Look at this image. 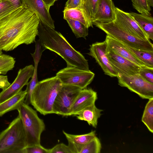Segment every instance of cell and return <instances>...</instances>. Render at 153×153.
<instances>
[{
  "instance_id": "8",
  "label": "cell",
  "mask_w": 153,
  "mask_h": 153,
  "mask_svg": "<svg viewBox=\"0 0 153 153\" xmlns=\"http://www.w3.org/2000/svg\"><path fill=\"white\" fill-rule=\"evenodd\" d=\"M117 77L120 86L127 88L142 99L153 98V84L146 81L138 73L130 75L118 74Z\"/></svg>"
},
{
  "instance_id": "6",
  "label": "cell",
  "mask_w": 153,
  "mask_h": 153,
  "mask_svg": "<svg viewBox=\"0 0 153 153\" xmlns=\"http://www.w3.org/2000/svg\"><path fill=\"white\" fill-rule=\"evenodd\" d=\"M93 25L104 32L107 35L130 47L153 51V45L150 40H142L125 30L115 20L106 23L93 22Z\"/></svg>"
},
{
  "instance_id": "20",
  "label": "cell",
  "mask_w": 153,
  "mask_h": 153,
  "mask_svg": "<svg viewBox=\"0 0 153 153\" xmlns=\"http://www.w3.org/2000/svg\"><path fill=\"white\" fill-rule=\"evenodd\" d=\"M27 94L26 90H21L17 94L0 103V117L5 113L17 110L24 102Z\"/></svg>"
},
{
  "instance_id": "13",
  "label": "cell",
  "mask_w": 153,
  "mask_h": 153,
  "mask_svg": "<svg viewBox=\"0 0 153 153\" xmlns=\"http://www.w3.org/2000/svg\"><path fill=\"white\" fill-rule=\"evenodd\" d=\"M117 22L127 31L142 40H150L129 13L115 7Z\"/></svg>"
},
{
  "instance_id": "1",
  "label": "cell",
  "mask_w": 153,
  "mask_h": 153,
  "mask_svg": "<svg viewBox=\"0 0 153 153\" xmlns=\"http://www.w3.org/2000/svg\"><path fill=\"white\" fill-rule=\"evenodd\" d=\"M39 20L25 4L0 20V48L12 51L35 41Z\"/></svg>"
},
{
  "instance_id": "12",
  "label": "cell",
  "mask_w": 153,
  "mask_h": 153,
  "mask_svg": "<svg viewBox=\"0 0 153 153\" xmlns=\"http://www.w3.org/2000/svg\"><path fill=\"white\" fill-rule=\"evenodd\" d=\"M107 47L105 40L95 42L90 45L89 52L88 54L95 59L105 74L111 77H117L118 74L112 67L107 56Z\"/></svg>"
},
{
  "instance_id": "39",
  "label": "cell",
  "mask_w": 153,
  "mask_h": 153,
  "mask_svg": "<svg viewBox=\"0 0 153 153\" xmlns=\"http://www.w3.org/2000/svg\"><path fill=\"white\" fill-rule=\"evenodd\" d=\"M48 7L50 9L53 5L56 0H42Z\"/></svg>"
},
{
  "instance_id": "17",
  "label": "cell",
  "mask_w": 153,
  "mask_h": 153,
  "mask_svg": "<svg viewBox=\"0 0 153 153\" xmlns=\"http://www.w3.org/2000/svg\"><path fill=\"white\" fill-rule=\"evenodd\" d=\"M95 132V131H92L86 134L74 135L63 131L68 142V146L72 153H79L82 148L96 136Z\"/></svg>"
},
{
  "instance_id": "11",
  "label": "cell",
  "mask_w": 153,
  "mask_h": 153,
  "mask_svg": "<svg viewBox=\"0 0 153 153\" xmlns=\"http://www.w3.org/2000/svg\"><path fill=\"white\" fill-rule=\"evenodd\" d=\"M106 54L110 64L118 74L130 75L138 73L140 67L118 54L108 46Z\"/></svg>"
},
{
  "instance_id": "21",
  "label": "cell",
  "mask_w": 153,
  "mask_h": 153,
  "mask_svg": "<svg viewBox=\"0 0 153 153\" xmlns=\"http://www.w3.org/2000/svg\"><path fill=\"white\" fill-rule=\"evenodd\" d=\"M149 39L153 40V18L151 15L129 13Z\"/></svg>"
},
{
  "instance_id": "40",
  "label": "cell",
  "mask_w": 153,
  "mask_h": 153,
  "mask_svg": "<svg viewBox=\"0 0 153 153\" xmlns=\"http://www.w3.org/2000/svg\"><path fill=\"white\" fill-rule=\"evenodd\" d=\"M147 4L150 7L153 6V0H146Z\"/></svg>"
},
{
  "instance_id": "34",
  "label": "cell",
  "mask_w": 153,
  "mask_h": 153,
  "mask_svg": "<svg viewBox=\"0 0 153 153\" xmlns=\"http://www.w3.org/2000/svg\"><path fill=\"white\" fill-rule=\"evenodd\" d=\"M24 153H50V149L44 148L40 144H36L26 147Z\"/></svg>"
},
{
  "instance_id": "2",
  "label": "cell",
  "mask_w": 153,
  "mask_h": 153,
  "mask_svg": "<svg viewBox=\"0 0 153 153\" xmlns=\"http://www.w3.org/2000/svg\"><path fill=\"white\" fill-rule=\"evenodd\" d=\"M37 36L46 49L61 57L67 66L89 70L88 60L80 52L74 49L60 33L40 21Z\"/></svg>"
},
{
  "instance_id": "10",
  "label": "cell",
  "mask_w": 153,
  "mask_h": 153,
  "mask_svg": "<svg viewBox=\"0 0 153 153\" xmlns=\"http://www.w3.org/2000/svg\"><path fill=\"white\" fill-rule=\"evenodd\" d=\"M34 66L27 65L19 69L13 82L6 89L0 92V103L12 97L21 90L33 76Z\"/></svg>"
},
{
  "instance_id": "4",
  "label": "cell",
  "mask_w": 153,
  "mask_h": 153,
  "mask_svg": "<svg viewBox=\"0 0 153 153\" xmlns=\"http://www.w3.org/2000/svg\"><path fill=\"white\" fill-rule=\"evenodd\" d=\"M26 147L25 132L18 116L0 133V153H24Z\"/></svg>"
},
{
  "instance_id": "27",
  "label": "cell",
  "mask_w": 153,
  "mask_h": 153,
  "mask_svg": "<svg viewBox=\"0 0 153 153\" xmlns=\"http://www.w3.org/2000/svg\"><path fill=\"white\" fill-rule=\"evenodd\" d=\"M15 62V58L10 56L3 54L0 55V74H6L13 70Z\"/></svg>"
},
{
  "instance_id": "35",
  "label": "cell",
  "mask_w": 153,
  "mask_h": 153,
  "mask_svg": "<svg viewBox=\"0 0 153 153\" xmlns=\"http://www.w3.org/2000/svg\"><path fill=\"white\" fill-rule=\"evenodd\" d=\"M50 149V153H72L68 146L63 143L58 144Z\"/></svg>"
},
{
  "instance_id": "14",
  "label": "cell",
  "mask_w": 153,
  "mask_h": 153,
  "mask_svg": "<svg viewBox=\"0 0 153 153\" xmlns=\"http://www.w3.org/2000/svg\"><path fill=\"white\" fill-rule=\"evenodd\" d=\"M24 3L38 17L39 20L45 25L54 29V21L49 10L42 0H23Z\"/></svg>"
},
{
  "instance_id": "15",
  "label": "cell",
  "mask_w": 153,
  "mask_h": 153,
  "mask_svg": "<svg viewBox=\"0 0 153 153\" xmlns=\"http://www.w3.org/2000/svg\"><path fill=\"white\" fill-rule=\"evenodd\" d=\"M97 98V92L91 88L81 89L71 108L70 116H74L86 107L95 103Z\"/></svg>"
},
{
  "instance_id": "26",
  "label": "cell",
  "mask_w": 153,
  "mask_h": 153,
  "mask_svg": "<svg viewBox=\"0 0 153 153\" xmlns=\"http://www.w3.org/2000/svg\"><path fill=\"white\" fill-rule=\"evenodd\" d=\"M99 0H83L82 9L92 23L97 13Z\"/></svg>"
},
{
  "instance_id": "30",
  "label": "cell",
  "mask_w": 153,
  "mask_h": 153,
  "mask_svg": "<svg viewBox=\"0 0 153 153\" xmlns=\"http://www.w3.org/2000/svg\"><path fill=\"white\" fill-rule=\"evenodd\" d=\"M133 7L140 14L151 15V7L147 4L146 0H131Z\"/></svg>"
},
{
  "instance_id": "41",
  "label": "cell",
  "mask_w": 153,
  "mask_h": 153,
  "mask_svg": "<svg viewBox=\"0 0 153 153\" xmlns=\"http://www.w3.org/2000/svg\"><path fill=\"white\" fill-rule=\"evenodd\" d=\"M2 51L0 48V55H1L3 54Z\"/></svg>"
},
{
  "instance_id": "36",
  "label": "cell",
  "mask_w": 153,
  "mask_h": 153,
  "mask_svg": "<svg viewBox=\"0 0 153 153\" xmlns=\"http://www.w3.org/2000/svg\"><path fill=\"white\" fill-rule=\"evenodd\" d=\"M82 1L83 0H68L65 4L64 9L74 8L82 9Z\"/></svg>"
},
{
  "instance_id": "33",
  "label": "cell",
  "mask_w": 153,
  "mask_h": 153,
  "mask_svg": "<svg viewBox=\"0 0 153 153\" xmlns=\"http://www.w3.org/2000/svg\"><path fill=\"white\" fill-rule=\"evenodd\" d=\"M138 74L146 81L153 84V68L140 67Z\"/></svg>"
},
{
  "instance_id": "37",
  "label": "cell",
  "mask_w": 153,
  "mask_h": 153,
  "mask_svg": "<svg viewBox=\"0 0 153 153\" xmlns=\"http://www.w3.org/2000/svg\"><path fill=\"white\" fill-rule=\"evenodd\" d=\"M7 76L0 74V88L4 90L7 88L10 85Z\"/></svg>"
},
{
  "instance_id": "24",
  "label": "cell",
  "mask_w": 153,
  "mask_h": 153,
  "mask_svg": "<svg viewBox=\"0 0 153 153\" xmlns=\"http://www.w3.org/2000/svg\"><path fill=\"white\" fill-rule=\"evenodd\" d=\"M142 118V121L152 133L153 132V98L149 100Z\"/></svg>"
},
{
  "instance_id": "23",
  "label": "cell",
  "mask_w": 153,
  "mask_h": 153,
  "mask_svg": "<svg viewBox=\"0 0 153 153\" xmlns=\"http://www.w3.org/2000/svg\"><path fill=\"white\" fill-rule=\"evenodd\" d=\"M123 44L128 50L146 66L153 68V51L136 49Z\"/></svg>"
},
{
  "instance_id": "3",
  "label": "cell",
  "mask_w": 153,
  "mask_h": 153,
  "mask_svg": "<svg viewBox=\"0 0 153 153\" xmlns=\"http://www.w3.org/2000/svg\"><path fill=\"white\" fill-rule=\"evenodd\" d=\"M62 86L56 76L38 82L32 94L31 104L42 114H53L55 99Z\"/></svg>"
},
{
  "instance_id": "25",
  "label": "cell",
  "mask_w": 153,
  "mask_h": 153,
  "mask_svg": "<svg viewBox=\"0 0 153 153\" xmlns=\"http://www.w3.org/2000/svg\"><path fill=\"white\" fill-rule=\"evenodd\" d=\"M66 20L76 38H85L88 36V28L82 23L72 19H67Z\"/></svg>"
},
{
  "instance_id": "18",
  "label": "cell",
  "mask_w": 153,
  "mask_h": 153,
  "mask_svg": "<svg viewBox=\"0 0 153 153\" xmlns=\"http://www.w3.org/2000/svg\"><path fill=\"white\" fill-rule=\"evenodd\" d=\"M108 47L122 57L130 60L140 67L146 66L128 50L122 43L107 35L105 40Z\"/></svg>"
},
{
  "instance_id": "32",
  "label": "cell",
  "mask_w": 153,
  "mask_h": 153,
  "mask_svg": "<svg viewBox=\"0 0 153 153\" xmlns=\"http://www.w3.org/2000/svg\"><path fill=\"white\" fill-rule=\"evenodd\" d=\"M16 9L9 1L0 0V20Z\"/></svg>"
},
{
  "instance_id": "38",
  "label": "cell",
  "mask_w": 153,
  "mask_h": 153,
  "mask_svg": "<svg viewBox=\"0 0 153 153\" xmlns=\"http://www.w3.org/2000/svg\"><path fill=\"white\" fill-rule=\"evenodd\" d=\"M8 0L11 2L16 8L22 6L24 3L23 0Z\"/></svg>"
},
{
  "instance_id": "19",
  "label": "cell",
  "mask_w": 153,
  "mask_h": 153,
  "mask_svg": "<svg viewBox=\"0 0 153 153\" xmlns=\"http://www.w3.org/2000/svg\"><path fill=\"white\" fill-rule=\"evenodd\" d=\"M103 110L97 108L95 103L86 107L74 116L79 120L86 121L89 125L97 127L98 120Z\"/></svg>"
},
{
  "instance_id": "7",
  "label": "cell",
  "mask_w": 153,
  "mask_h": 153,
  "mask_svg": "<svg viewBox=\"0 0 153 153\" xmlns=\"http://www.w3.org/2000/svg\"><path fill=\"white\" fill-rule=\"evenodd\" d=\"M94 76V74L90 70L71 66H67L60 70L56 76L63 85L75 86L81 89L86 88Z\"/></svg>"
},
{
  "instance_id": "5",
  "label": "cell",
  "mask_w": 153,
  "mask_h": 153,
  "mask_svg": "<svg viewBox=\"0 0 153 153\" xmlns=\"http://www.w3.org/2000/svg\"><path fill=\"white\" fill-rule=\"evenodd\" d=\"M17 110L25 132L27 146L40 144L41 134L45 128L43 120L39 117L36 111L24 102Z\"/></svg>"
},
{
  "instance_id": "9",
  "label": "cell",
  "mask_w": 153,
  "mask_h": 153,
  "mask_svg": "<svg viewBox=\"0 0 153 153\" xmlns=\"http://www.w3.org/2000/svg\"><path fill=\"white\" fill-rule=\"evenodd\" d=\"M81 90L75 86L63 85L54 102L53 114L70 116L71 108Z\"/></svg>"
},
{
  "instance_id": "29",
  "label": "cell",
  "mask_w": 153,
  "mask_h": 153,
  "mask_svg": "<svg viewBox=\"0 0 153 153\" xmlns=\"http://www.w3.org/2000/svg\"><path fill=\"white\" fill-rule=\"evenodd\" d=\"M37 68H34L33 74L31 79L26 85L27 86L26 90L27 94L24 103L28 105L31 104L32 94L36 84L39 82L37 79Z\"/></svg>"
},
{
  "instance_id": "31",
  "label": "cell",
  "mask_w": 153,
  "mask_h": 153,
  "mask_svg": "<svg viewBox=\"0 0 153 153\" xmlns=\"http://www.w3.org/2000/svg\"><path fill=\"white\" fill-rule=\"evenodd\" d=\"M35 50L34 52L31 53L34 63V67H38L43 52L46 48L44 46L39 39L35 41Z\"/></svg>"
},
{
  "instance_id": "22",
  "label": "cell",
  "mask_w": 153,
  "mask_h": 153,
  "mask_svg": "<svg viewBox=\"0 0 153 153\" xmlns=\"http://www.w3.org/2000/svg\"><path fill=\"white\" fill-rule=\"evenodd\" d=\"M64 19H70L78 21L88 28L93 27V23L89 20L82 9L74 8L64 9L63 11Z\"/></svg>"
},
{
  "instance_id": "28",
  "label": "cell",
  "mask_w": 153,
  "mask_h": 153,
  "mask_svg": "<svg viewBox=\"0 0 153 153\" xmlns=\"http://www.w3.org/2000/svg\"><path fill=\"white\" fill-rule=\"evenodd\" d=\"M101 147L100 141L96 136L82 148L79 153H100Z\"/></svg>"
},
{
  "instance_id": "16",
  "label": "cell",
  "mask_w": 153,
  "mask_h": 153,
  "mask_svg": "<svg viewBox=\"0 0 153 153\" xmlns=\"http://www.w3.org/2000/svg\"><path fill=\"white\" fill-rule=\"evenodd\" d=\"M115 7L112 0H99L97 11L93 22L106 23L115 20Z\"/></svg>"
}]
</instances>
